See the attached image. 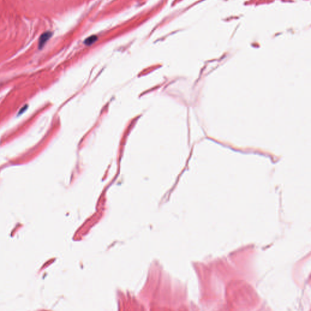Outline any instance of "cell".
Returning a JSON list of instances; mask_svg holds the SVG:
<instances>
[{"label":"cell","instance_id":"1","mask_svg":"<svg viewBox=\"0 0 311 311\" xmlns=\"http://www.w3.org/2000/svg\"><path fill=\"white\" fill-rule=\"evenodd\" d=\"M52 32L48 31V32H44V33H43L41 35L39 39V44H38V48L40 49H41L43 48L45 43L47 42L48 40L51 37V36H52Z\"/></svg>","mask_w":311,"mask_h":311},{"label":"cell","instance_id":"2","mask_svg":"<svg viewBox=\"0 0 311 311\" xmlns=\"http://www.w3.org/2000/svg\"><path fill=\"white\" fill-rule=\"evenodd\" d=\"M97 40V37L95 35H92L90 37H88L85 41V44L86 45H91L95 43Z\"/></svg>","mask_w":311,"mask_h":311},{"label":"cell","instance_id":"3","mask_svg":"<svg viewBox=\"0 0 311 311\" xmlns=\"http://www.w3.org/2000/svg\"><path fill=\"white\" fill-rule=\"evenodd\" d=\"M27 107V106H24V107H23L21 109H20L19 113H18V115H21V114H23V113H24L25 111L26 110Z\"/></svg>","mask_w":311,"mask_h":311}]
</instances>
